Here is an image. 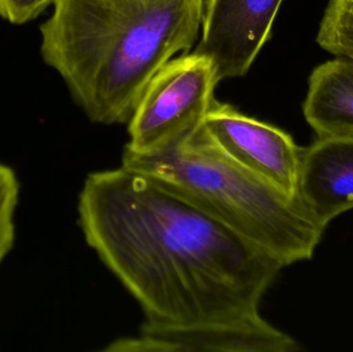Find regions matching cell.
<instances>
[{
    "label": "cell",
    "mask_w": 353,
    "mask_h": 352,
    "mask_svg": "<svg viewBox=\"0 0 353 352\" xmlns=\"http://www.w3.org/2000/svg\"><path fill=\"white\" fill-rule=\"evenodd\" d=\"M121 165L150 176L283 267L311 260L323 238L298 196L226 156L203 124L151 152L124 149Z\"/></svg>",
    "instance_id": "obj_3"
},
{
    "label": "cell",
    "mask_w": 353,
    "mask_h": 352,
    "mask_svg": "<svg viewBox=\"0 0 353 352\" xmlns=\"http://www.w3.org/2000/svg\"><path fill=\"white\" fill-rule=\"evenodd\" d=\"M283 0H205L195 53L211 60L218 81L240 78L272 34Z\"/></svg>",
    "instance_id": "obj_6"
},
{
    "label": "cell",
    "mask_w": 353,
    "mask_h": 352,
    "mask_svg": "<svg viewBox=\"0 0 353 352\" xmlns=\"http://www.w3.org/2000/svg\"><path fill=\"white\" fill-rule=\"evenodd\" d=\"M203 125L212 142L234 163L288 196H298L303 148L292 136L216 99Z\"/></svg>",
    "instance_id": "obj_5"
},
{
    "label": "cell",
    "mask_w": 353,
    "mask_h": 352,
    "mask_svg": "<svg viewBox=\"0 0 353 352\" xmlns=\"http://www.w3.org/2000/svg\"><path fill=\"white\" fill-rule=\"evenodd\" d=\"M55 0H0V16L12 24H24L37 18Z\"/></svg>",
    "instance_id": "obj_12"
},
{
    "label": "cell",
    "mask_w": 353,
    "mask_h": 352,
    "mask_svg": "<svg viewBox=\"0 0 353 352\" xmlns=\"http://www.w3.org/2000/svg\"><path fill=\"white\" fill-rule=\"evenodd\" d=\"M218 83L205 56L193 52L170 60L151 79L128 121L126 150L151 152L203 124Z\"/></svg>",
    "instance_id": "obj_4"
},
{
    "label": "cell",
    "mask_w": 353,
    "mask_h": 352,
    "mask_svg": "<svg viewBox=\"0 0 353 352\" xmlns=\"http://www.w3.org/2000/svg\"><path fill=\"white\" fill-rule=\"evenodd\" d=\"M205 0H55L43 61L97 123H128L154 74L199 37Z\"/></svg>",
    "instance_id": "obj_2"
},
{
    "label": "cell",
    "mask_w": 353,
    "mask_h": 352,
    "mask_svg": "<svg viewBox=\"0 0 353 352\" xmlns=\"http://www.w3.org/2000/svg\"><path fill=\"white\" fill-rule=\"evenodd\" d=\"M20 196V183L14 169L0 163V265L16 240V216Z\"/></svg>",
    "instance_id": "obj_11"
},
{
    "label": "cell",
    "mask_w": 353,
    "mask_h": 352,
    "mask_svg": "<svg viewBox=\"0 0 353 352\" xmlns=\"http://www.w3.org/2000/svg\"><path fill=\"white\" fill-rule=\"evenodd\" d=\"M78 213L89 247L137 300L148 326L259 315L284 268L203 209L123 165L89 174Z\"/></svg>",
    "instance_id": "obj_1"
},
{
    "label": "cell",
    "mask_w": 353,
    "mask_h": 352,
    "mask_svg": "<svg viewBox=\"0 0 353 352\" xmlns=\"http://www.w3.org/2000/svg\"><path fill=\"white\" fill-rule=\"evenodd\" d=\"M294 338L259 314L238 322L191 327L142 324L140 334L118 339L105 351L294 352Z\"/></svg>",
    "instance_id": "obj_7"
},
{
    "label": "cell",
    "mask_w": 353,
    "mask_h": 352,
    "mask_svg": "<svg viewBox=\"0 0 353 352\" xmlns=\"http://www.w3.org/2000/svg\"><path fill=\"white\" fill-rule=\"evenodd\" d=\"M296 196L325 229L353 209V138H319L303 148Z\"/></svg>",
    "instance_id": "obj_8"
},
{
    "label": "cell",
    "mask_w": 353,
    "mask_h": 352,
    "mask_svg": "<svg viewBox=\"0 0 353 352\" xmlns=\"http://www.w3.org/2000/svg\"><path fill=\"white\" fill-rule=\"evenodd\" d=\"M316 41L336 57L353 61V0H330Z\"/></svg>",
    "instance_id": "obj_10"
},
{
    "label": "cell",
    "mask_w": 353,
    "mask_h": 352,
    "mask_svg": "<svg viewBox=\"0 0 353 352\" xmlns=\"http://www.w3.org/2000/svg\"><path fill=\"white\" fill-rule=\"evenodd\" d=\"M305 119L319 138H353V61L325 62L309 78Z\"/></svg>",
    "instance_id": "obj_9"
}]
</instances>
